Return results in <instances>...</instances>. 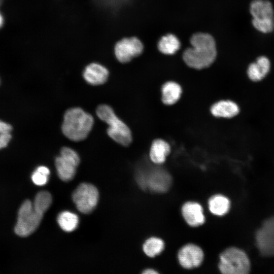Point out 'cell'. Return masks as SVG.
I'll return each mask as SVG.
<instances>
[{
    "instance_id": "cell-1",
    "label": "cell",
    "mask_w": 274,
    "mask_h": 274,
    "mask_svg": "<svg viewBox=\"0 0 274 274\" xmlns=\"http://www.w3.org/2000/svg\"><path fill=\"white\" fill-rule=\"evenodd\" d=\"M189 41L191 46L184 50L182 55L185 63L197 70L209 67L217 55L214 37L207 32H198L191 36Z\"/></svg>"
},
{
    "instance_id": "cell-2",
    "label": "cell",
    "mask_w": 274,
    "mask_h": 274,
    "mask_svg": "<svg viewBox=\"0 0 274 274\" xmlns=\"http://www.w3.org/2000/svg\"><path fill=\"white\" fill-rule=\"evenodd\" d=\"M93 122L92 115L81 108H71L64 115L62 131L64 135L72 141H82L89 133Z\"/></svg>"
},
{
    "instance_id": "cell-3",
    "label": "cell",
    "mask_w": 274,
    "mask_h": 274,
    "mask_svg": "<svg viewBox=\"0 0 274 274\" xmlns=\"http://www.w3.org/2000/svg\"><path fill=\"white\" fill-rule=\"evenodd\" d=\"M98 117L109 125L107 133L115 142L123 146L129 145L132 135L129 127L115 114L112 108L107 105H101L96 109Z\"/></svg>"
},
{
    "instance_id": "cell-4",
    "label": "cell",
    "mask_w": 274,
    "mask_h": 274,
    "mask_svg": "<svg viewBox=\"0 0 274 274\" xmlns=\"http://www.w3.org/2000/svg\"><path fill=\"white\" fill-rule=\"evenodd\" d=\"M218 268L224 274H246L250 270V262L247 254L242 250L230 247L220 255Z\"/></svg>"
},
{
    "instance_id": "cell-5",
    "label": "cell",
    "mask_w": 274,
    "mask_h": 274,
    "mask_svg": "<svg viewBox=\"0 0 274 274\" xmlns=\"http://www.w3.org/2000/svg\"><path fill=\"white\" fill-rule=\"evenodd\" d=\"M136 179L142 189H147L156 193L166 192L172 183L168 173L160 167H154L140 170Z\"/></svg>"
},
{
    "instance_id": "cell-6",
    "label": "cell",
    "mask_w": 274,
    "mask_h": 274,
    "mask_svg": "<svg viewBox=\"0 0 274 274\" xmlns=\"http://www.w3.org/2000/svg\"><path fill=\"white\" fill-rule=\"evenodd\" d=\"M252 23L258 31L268 33L274 30V10L270 2L253 0L250 5Z\"/></svg>"
},
{
    "instance_id": "cell-7",
    "label": "cell",
    "mask_w": 274,
    "mask_h": 274,
    "mask_svg": "<svg viewBox=\"0 0 274 274\" xmlns=\"http://www.w3.org/2000/svg\"><path fill=\"white\" fill-rule=\"evenodd\" d=\"M43 215L35 209L30 200H25L18 211L15 233L22 237L29 235L38 228Z\"/></svg>"
},
{
    "instance_id": "cell-8",
    "label": "cell",
    "mask_w": 274,
    "mask_h": 274,
    "mask_svg": "<svg viewBox=\"0 0 274 274\" xmlns=\"http://www.w3.org/2000/svg\"><path fill=\"white\" fill-rule=\"evenodd\" d=\"M99 198L97 189L92 184H80L72 194V199L79 211L84 214L91 213L96 207Z\"/></svg>"
},
{
    "instance_id": "cell-9",
    "label": "cell",
    "mask_w": 274,
    "mask_h": 274,
    "mask_svg": "<svg viewBox=\"0 0 274 274\" xmlns=\"http://www.w3.org/2000/svg\"><path fill=\"white\" fill-rule=\"evenodd\" d=\"M80 163L78 153L68 147H63L60 155L55 159V163L57 174L63 181L72 180L76 174V168Z\"/></svg>"
},
{
    "instance_id": "cell-10",
    "label": "cell",
    "mask_w": 274,
    "mask_h": 274,
    "mask_svg": "<svg viewBox=\"0 0 274 274\" xmlns=\"http://www.w3.org/2000/svg\"><path fill=\"white\" fill-rule=\"evenodd\" d=\"M144 49L142 42L135 37L124 38L118 41L114 49L116 59L121 63H127L140 56Z\"/></svg>"
},
{
    "instance_id": "cell-11",
    "label": "cell",
    "mask_w": 274,
    "mask_h": 274,
    "mask_svg": "<svg viewBox=\"0 0 274 274\" xmlns=\"http://www.w3.org/2000/svg\"><path fill=\"white\" fill-rule=\"evenodd\" d=\"M256 243L262 256H274V217L266 220L257 231Z\"/></svg>"
},
{
    "instance_id": "cell-12",
    "label": "cell",
    "mask_w": 274,
    "mask_h": 274,
    "mask_svg": "<svg viewBox=\"0 0 274 274\" xmlns=\"http://www.w3.org/2000/svg\"><path fill=\"white\" fill-rule=\"evenodd\" d=\"M178 261L183 268L192 269L199 266L203 261L204 253L201 248L194 244L185 245L178 252Z\"/></svg>"
},
{
    "instance_id": "cell-13",
    "label": "cell",
    "mask_w": 274,
    "mask_h": 274,
    "mask_svg": "<svg viewBox=\"0 0 274 274\" xmlns=\"http://www.w3.org/2000/svg\"><path fill=\"white\" fill-rule=\"evenodd\" d=\"M181 213L186 222L192 227L203 224L205 221L203 208L198 202L188 201L182 207Z\"/></svg>"
},
{
    "instance_id": "cell-14",
    "label": "cell",
    "mask_w": 274,
    "mask_h": 274,
    "mask_svg": "<svg viewBox=\"0 0 274 274\" xmlns=\"http://www.w3.org/2000/svg\"><path fill=\"white\" fill-rule=\"evenodd\" d=\"M109 76V71L104 65L96 62L88 64L83 72L85 80L92 85L105 83Z\"/></svg>"
},
{
    "instance_id": "cell-15",
    "label": "cell",
    "mask_w": 274,
    "mask_h": 274,
    "mask_svg": "<svg viewBox=\"0 0 274 274\" xmlns=\"http://www.w3.org/2000/svg\"><path fill=\"white\" fill-rule=\"evenodd\" d=\"M270 66L269 59L265 56H260L255 62L249 64L247 68V75L253 82L260 81L268 74Z\"/></svg>"
},
{
    "instance_id": "cell-16",
    "label": "cell",
    "mask_w": 274,
    "mask_h": 274,
    "mask_svg": "<svg viewBox=\"0 0 274 274\" xmlns=\"http://www.w3.org/2000/svg\"><path fill=\"white\" fill-rule=\"evenodd\" d=\"M211 112L216 117L230 118L239 112L238 106L230 100H222L215 103L211 108Z\"/></svg>"
},
{
    "instance_id": "cell-17",
    "label": "cell",
    "mask_w": 274,
    "mask_h": 274,
    "mask_svg": "<svg viewBox=\"0 0 274 274\" xmlns=\"http://www.w3.org/2000/svg\"><path fill=\"white\" fill-rule=\"evenodd\" d=\"M181 43L176 35L168 33L162 36L158 40V50L166 55H173L180 49Z\"/></svg>"
},
{
    "instance_id": "cell-18",
    "label": "cell",
    "mask_w": 274,
    "mask_h": 274,
    "mask_svg": "<svg viewBox=\"0 0 274 274\" xmlns=\"http://www.w3.org/2000/svg\"><path fill=\"white\" fill-rule=\"evenodd\" d=\"M170 151V147L166 142L161 139H157L152 144L149 157L154 163L160 164L165 161Z\"/></svg>"
},
{
    "instance_id": "cell-19",
    "label": "cell",
    "mask_w": 274,
    "mask_h": 274,
    "mask_svg": "<svg viewBox=\"0 0 274 274\" xmlns=\"http://www.w3.org/2000/svg\"><path fill=\"white\" fill-rule=\"evenodd\" d=\"M162 101L167 105L175 104L180 98L182 88L179 84L173 81H169L163 84L161 89Z\"/></svg>"
},
{
    "instance_id": "cell-20",
    "label": "cell",
    "mask_w": 274,
    "mask_h": 274,
    "mask_svg": "<svg viewBox=\"0 0 274 274\" xmlns=\"http://www.w3.org/2000/svg\"><path fill=\"white\" fill-rule=\"evenodd\" d=\"M210 211L216 216H223L226 214L230 208V201L226 196L221 194H216L208 201Z\"/></svg>"
},
{
    "instance_id": "cell-21",
    "label": "cell",
    "mask_w": 274,
    "mask_h": 274,
    "mask_svg": "<svg viewBox=\"0 0 274 274\" xmlns=\"http://www.w3.org/2000/svg\"><path fill=\"white\" fill-rule=\"evenodd\" d=\"M60 228L66 232H71L76 229L79 224L77 215L68 211L60 213L57 219Z\"/></svg>"
},
{
    "instance_id": "cell-22",
    "label": "cell",
    "mask_w": 274,
    "mask_h": 274,
    "mask_svg": "<svg viewBox=\"0 0 274 274\" xmlns=\"http://www.w3.org/2000/svg\"><path fill=\"white\" fill-rule=\"evenodd\" d=\"M164 248L162 239L157 237H151L145 241L143 245L144 253L149 257H154L160 254Z\"/></svg>"
},
{
    "instance_id": "cell-23",
    "label": "cell",
    "mask_w": 274,
    "mask_h": 274,
    "mask_svg": "<svg viewBox=\"0 0 274 274\" xmlns=\"http://www.w3.org/2000/svg\"><path fill=\"white\" fill-rule=\"evenodd\" d=\"M52 201L51 194L48 191H42L36 195L33 206L37 211L44 215L51 206Z\"/></svg>"
},
{
    "instance_id": "cell-24",
    "label": "cell",
    "mask_w": 274,
    "mask_h": 274,
    "mask_svg": "<svg viewBox=\"0 0 274 274\" xmlns=\"http://www.w3.org/2000/svg\"><path fill=\"white\" fill-rule=\"evenodd\" d=\"M127 0H95L97 4L111 13L118 11Z\"/></svg>"
},
{
    "instance_id": "cell-25",
    "label": "cell",
    "mask_w": 274,
    "mask_h": 274,
    "mask_svg": "<svg viewBox=\"0 0 274 274\" xmlns=\"http://www.w3.org/2000/svg\"><path fill=\"white\" fill-rule=\"evenodd\" d=\"M12 130L10 124L0 120V149L8 145L12 138Z\"/></svg>"
},
{
    "instance_id": "cell-26",
    "label": "cell",
    "mask_w": 274,
    "mask_h": 274,
    "mask_svg": "<svg viewBox=\"0 0 274 274\" xmlns=\"http://www.w3.org/2000/svg\"><path fill=\"white\" fill-rule=\"evenodd\" d=\"M31 179L33 183L36 185L43 186L46 184L48 182V176L36 170L32 173Z\"/></svg>"
},
{
    "instance_id": "cell-27",
    "label": "cell",
    "mask_w": 274,
    "mask_h": 274,
    "mask_svg": "<svg viewBox=\"0 0 274 274\" xmlns=\"http://www.w3.org/2000/svg\"><path fill=\"white\" fill-rule=\"evenodd\" d=\"M37 170L47 176L50 174L49 169L45 166H40L37 168Z\"/></svg>"
},
{
    "instance_id": "cell-28",
    "label": "cell",
    "mask_w": 274,
    "mask_h": 274,
    "mask_svg": "<svg viewBox=\"0 0 274 274\" xmlns=\"http://www.w3.org/2000/svg\"><path fill=\"white\" fill-rule=\"evenodd\" d=\"M158 273V272L156 270L152 268H147V269H145L143 271V273L144 274H154V273Z\"/></svg>"
},
{
    "instance_id": "cell-29",
    "label": "cell",
    "mask_w": 274,
    "mask_h": 274,
    "mask_svg": "<svg viewBox=\"0 0 274 274\" xmlns=\"http://www.w3.org/2000/svg\"><path fill=\"white\" fill-rule=\"evenodd\" d=\"M4 22V19L2 13L0 12V28L2 27Z\"/></svg>"
}]
</instances>
